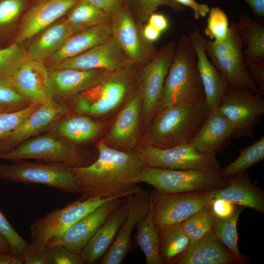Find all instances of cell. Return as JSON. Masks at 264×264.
<instances>
[{"label": "cell", "mask_w": 264, "mask_h": 264, "mask_svg": "<svg viewBox=\"0 0 264 264\" xmlns=\"http://www.w3.org/2000/svg\"><path fill=\"white\" fill-rule=\"evenodd\" d=\"M142 33L145 40L150 43L157 41L161 34L160 31L148 23L144 27Z\"/></svg>", "instance_id": "cell-52"}, {"label": "cell", "mask_w": 264, "mask_h": 264, "mask_svg": "<svg viewBox=\"0 0 264 264\" xmlns=\"http://www.w3.org/2000/svg\"><path fill=\"white\" fill-rule=\"evenodd\" d=\"M147 21L148 23L161 33L166 30L169 26L167 18L162 14L154 12L150 16Z\"/></svg>", "instance_id": "cell-51"}, {"label": "cell", "mask_w": 264, "mask_h": 264, "mask_svg": "<svg viewBox=\"0 0 264 264\" xmlns=\"http://www.w3.org/2000/svg\"><path fill=\"white\" fill-rule=\"evenodd\" d=\"M66 19L78 31L110 19L103 12L83 0L70 10Z\"/></svg>", "instance_id": "cell-37"}, {"label": "cell", "mask_w": 264, "mask_h": 264, "mask_svg": "<svg viewBox=\"0 0 264 264\" xmlns=\"http://www.w3.org/2000/svg\"><path fill=\"white\" fill-rule=\"evenodd\" d=\"M239 155L234 161L219 171L222 178L228 179L242 174L254 164L264 159V136L252 144L239 150Z\"/></svg>", "instance_id": "cell-35"}, {"label": "cell", "mask_w": 264, "mask_h": 264, "mask_svg": "<svg viewBox=\"0 0 264 264\" xmlns=\"http://www.w3.org/2000/svg\"><path fill=\"white\" fill-rule=\"evenodd\" d=\"M24 257V264H50L46 247L40 243H29Z\"/></svg>", "instance_id": "cell-46"}, {"label": "cell", "mask_w": 264, "mask_h": 264, "mask_svg": "<svg viewBox=\"0 0 264 264\" xmlns=\"http://www.w3.org/2000/svg\"><path fill=\"white\" fill-rule=\"evenodd\" d=\"M137 66L132 64L110 72L98 84L75 97L71 102L74 112L100 116L115 110L133 90Z\"/></svg>", "instance_id": "cell-4"}, {"label": "cell", "mask_w": 264, "mask_h": 264, "mask_svg": "<svg viewBox=\"0 0 264 264\" xmlns=\"http://www.w3.org/2000/svg\"><path fill=\"white\" fill-rule=\"evenodd\" d=\"M251 8L255 15L259 18L264 16V0H243Z\"/></svg>", "instance_id": "cell-54"}, {"label": "cell", "mask_w": 264, "mask_h": 264, "mask_svg": "<svg viewBox=\"0 0 264 264\" xmlns=\"http://www.w3.org/2000/svg\"><path fill=\"white\" fill-rule=\"evenodd\" d=\"M41 105L31 103L22 109L0 112V139L16 129Z\"/></svg>", "instance_id": "cell-40"}, {"label": "cell", "mask_w": 264, "mask_h": 264, "mask_svg": "<svg viewBox=\"0 0 264 264\" xmlns=\"http://www.w3.org/2000/svg\"><path fill=\"white\" fill-rule=\"evenodd\" d=\"M142 98L137 87L132 91L107 132L104 141L111 147L132 151L137 146L142 119Z\"/></svg>", "instance_id": "cell-14"}, {"label": "cell", "mask_w": 264, "mask_h": 264, "mask_svg": "<svg viewBox=\"0 0 264 264\" xmlns=\"http://www.w3.org/2000/svg\"><path fill=\"white\" fill-rule=\"evenodd\" d=\"M97 149L98 155L91 164L70 167L81 190L80 198H122L141 190L137 184L147 166L134 151L111 147L103 139Z\"/></svg>", "instance_id": "cell-1"}, {"label": "cell", "mask_w": 264, "mask_h": 264, "mask_svg": "<svg viewBox=\"0 0 264 264\" xmlns=\"http://www.w3.org/2000/svg\"><path fill=\"white\" fill-rule=\"evenodd\" d=\"M243 209V207L236 205L234 212L229 217H216L214 231L220 241L232 253L238 263L245 264L247 261L238 248L237 229L239 218Z\"/></svg>", "instance_id": "cell-34"}, {"label": "cell", "mask_w": 264, "mask_h": 264, "mask_svg": "<svg viewBox=\"0 0 264 264\" xmlns=\"http://www.w3.org/2000/svg\"><path fill=\"white\" fill-rule=\"evenodd\" d=\"M151 208V192L141 189L129 196L127 216L112 243L100 261L101 264H120L127 254L132 231Z\"/></svg>", "instance_id": "cell-18"}, {"label": "cell", "mask_w": 264, "mask_h": 264, "mask_svg": "<svg viewBox=\"0 0 264 264\" xmlns=\"http://www.w3.org/2000/svg\"><path fill=\"white\" fill-rule=\"evenodd\" d=\"M80 0H41L23 17L15 43L21 44L58 21Z\"/></svg>", "instance_id": "cell-22"}, {"label": "cell", "mask_w": 264, "mask_h": 264, "mask_svg": "<svg viewBox=\"0 0 264 264\" xmlns=\"http://www.w3.org/2000/svg\"><path fill=\"white\" fill-rule=\"evenodd\" d=\"M110 199L112 198H80L62 208L52 210L30 225L32 242L45 245L48 242L65 232L82 218Z\"/></svg>", "instance_id": "cell-13"}, {"label": "cell", "mask_w": 264, "mask_h": 264, "mask_svg": "<svg viewBox=\"0 0 264 264\" xmlns=\"http://www.w3.org/2000/svg\"><path fill=\"white\" fill-rule=\"evenodd\" d=\"M133 151L147 167L217 172L221 169L216 154L199 152L189 144L160 148L144 142L137 145Z\"/></svg>", "instance_id": "cell-10"}, {"label": "cell", "mask_w": 264, "mask_h": 264, "mask_svg": "<svg viewBox=\"0 0 264 264\" xmlns=\"http://www.w3.org/2000/svg\"><path fill=\"white\" fill-rule=\"evenodd\" d=\"M28 57L21 44H13L0 49V79H9Z\"/></svg>", "instance_id": "cell-38"}, {"label": "cell", "mask_w": 264, "mask_h": 264, "mask_svg": "<svg viewBox=\"0 0 264 264\" xmlns=\"http://www.w3.org/2000/svg\"><path fill=\"white\" fill-rule=\"evenodd\" d=\"M134 10L139 21H148L150 16L162 5L171 7L176 11H181L183 8L173 0H132Z\"/></svg>", "instance_id": "cell-42"}, {"label": "cell", "mask_w": 264, "mask_h": 264, "mask_svg": "<svg viewBox=\"0 0 264 264\" xmlns=\"http://www.w3.org/2000/svg\"><path fill=\"white\" fill-rule=\"evenodd\" d=\"M204 33L211 40L222 42L228 36L229 31L228 19L225 12L219 7L210 9Z\"/></svg>", "instance_id": "cell-39"}, {"label": "cell", "mask_w": 264, "mask_h": 264, "mask_svg": "<svg viewBox=\"0 0 264 264\" xmlns=\"http://www.w3.org/2000/svg\"><path fill=\"white\" fill-rule=\"evenodd\" d=\"M69 111L67 105L41 104L16 129L0 139V156L34 136L50 131Z\"/></svg>", "instance_id": "cell-15"}, {"label": "cell", "mask_w": 264, "mask_h": 264, "mask_svg": "<svg viewBox=\"0 0 264 264\" xmlns=\"http://www.w3.org/2000/svg\"><path fill=\"white\" fill-rule=\"evenodd\" d=\"M103 69L74 68L49 70V92L56 104L66 105L75 97L100 83L110 72Z\"/></svg>", "instance_id": "cell-16"}, {"label": "cell", "mask_w": 264, "mask_h": 264, "mask_svg": "<svg viewBox=\"0 0 264 264\" xmlns=\"http://www.w3.org/2000/svg\"><path fill=\"white\" fill-rule=\"evenodd\" d=\"M176 46L173 42L163 46L138 73L136 85L142 98L141 120L148 125L158 110Z\"/></svg>", "instance_id": "cell-11"}, {"label": "cell", "mask_w": 264, "mask_h": 264, "mask_svg": "<svg viewBox=\"0 0 264 264\" xmlns=\"http://www.w3.org/2000/svg\"><path fill=\"white\" fill-rule=\"evenodd\" d=\"M49 70L44 63L28 57L8 79L30 103L56 104L49 94Z\"/></svg>", "instance_id": "cell-20"}, {"label": "cell", "mask_w": 264, "mask_h": 264, "mask_svg": "<svg viewBox=\"0 0 264 264\" xmlns=\"http://www.w3.org/2000/svg\"><path fill=\"white\" fill-rule=\"evenodd\" d=\"M24 256L0 252V264H23Z\"/></svg>", "instance_id": "cell-53"}, {"label": "cell", "mask_w": 264, "mask_h": 264, "mask_svg": "<svg viewBox=\"0 0 264 264\" xmlns=\"http://www.w3.org/2000/svg\"><path fill=\"white\" fill-rule=\"evenodd\" d=\"M16 110L18 109L8 106H0V112L4 111L14 110Z\"/></svg>", "instance_id": "cell-56"}, {"label": "cell", "mask_w": 264, "mask_h": 264, "mask_svg": "<svg viewBox=\"0 0 264 264\" xmlns=\"http://www.w3.org/2000/svg\"><path fill=\"white\" fill-rule=\"evenodd\" d=\"M132 64L134 63L128 58L115 40L111 37L107 41L63 61L53 69L74 68L113 71Z\"/></svg>", "instance_id": "cell-19"}, {"label": "cell", "mask_w": 264, "mask_h": 264, "mask_svg": "<svg viewBox=\"0 0 264 264\" xmlns=\"http://www.w3.org/2000/svg\"><path fill=\"white\" fill-rule=\"evenodd\" d=\"M81 30L70 36L45 63L52 70L63 61L104 43L112 37L111 20Z\"/></svg>", "instance_id": "cell-25"}, {"label": "cell", "mask_w": 264, "mask_h": 264, "mask_svg": "<svg viewBox=\"0 0 264 264\" xmlns=\"http://www.w3.org/2000/svg\"><path fill=\"white\" fill-rule=\"evenodd\" d=\"M106 126L104 122L94 120L88 115L68 113L49 132L74 144H83L98 138Z\"/></svg>", "instance_id": "cell-30"}, {"label": "cell", "mask_w": 264, "mask_h": 264, "mask_svg": "<svg viewBox=\"0 0 264 264\" xmlns=\"http://www.w3.org/2000/svg\"><path fill=\"white\" fill-rule=\"evenodd\" d=\"M218 190L180 193L151 192L154 223L158 229L179 224L211 204Z\"/></svg>", "instance_id": "cell-9"}, {"label": "cell", "mask_w": 264, "mask_h": 264, "mask_svg": "<svg viewBox=\"0 0 264 264\" xmlns=\"http://www.w3.org/2000/svg\"><path fill=\"white\" fill-rule=\"evenodd\" d=\"M129 196L125 197L82 250L80 255L85 264L100 259L112 243L128 213Z\"/></svg>", "instance_id": "cell-26"}, {"label": "cell", "mask_w": 264, "mask_h": 264, "mask_svg": "<svg viewBox=\"0 0 264 264\" xmlns=\"http://www.w3.org/2000/svg\"><path fill=\"white\" fill-rule=\"evenodd\" d=\"M158 251L163 264H172L188 248L190 241L179 224L157 229Z\"/></svg>", "instance_id": "cell-32"}, {"label": "cell", "mask_w": 264, "mask_h": 264, "mask_svg": "<svg viewBox=\"0 0 264 264\" xmlns=\"http://www.w3.org/2000/svg\"><path fill=\"white\" fill-rule=\"evenodd\" d=\"M238 263L232 253L220 241L214 229L190 244L174 264H233Z\"/></svg>", "instance_id": "cell-27"}, {"label": "cell", "mask_w": 264, "mask_h": 264, "mask_svg": "<svg viewBox=\"0 0 264 264\" xmlns=\"http://www.w3.org/2000/svg\"><path fill=\"white\" fill-rule=\"evenodd\" d=\"M206 54L229 86L235 89L258 93V88L249 71L242 53V43L236 22L229 26L227 37L222 42L204 39Z\"/></svg>", "instance_id": "cell-5"}, {"label": "cell", "mask_w": 264, "mask_h": 264, "mask_svg": "<svg viewBox=\"0 0 264 264\" xmlns=\"http://www.w3.org/2000/svg\"><path fill=\"white\" fill-rule=\"evenodd\" d=\"M30 103L17 91L8 79H0V106L19 109Z\"/></svg>", "instance_id": "cell-43"}, {"label": "cell", "mask_w": 264, "mask_h": 264, "mask_svg": "<svg viewBox=\"0 0 264 264\" xmlns=\"http://www.w3.org/2000/svg\"><path fill=\"white\" fill-rule=\"evenodd\" d=\"M103 12L111 19L122 10L123 0H83Z\"/></svg>", "instance_id": "cell-47"}, {"label": "cell", "mask_w": 264, "mask_h": 264, "mask_svg": "<svg viewBox=\"0 0 264 264\" xmlns=\"http://www.w3.org/2000/svg\"><path fill=\"white\" fill-rule=\"evenodd\" d=\"M136 241L145 256L147 264H163L159 254L158 230L153 216L151 208L138 222Z\"/></svg>", "instance_id": "cell-33"}, {"label": "cell", "mask_w": 264, "mask_h": 264, "mask_svg": "<svg viewBox=\"0 0 264 264\" xmlns=\"http://www.w3.org/2000/svg\"><path fill=\"white\" fill-rule=\"evenodd\" d=\"M0 234L8 242L17 255H25L29 242L17 232L0 210Z\"/></svg>", "instance_id": "cell-41"}, {"label": "cell", "mask_w": 264, "mask_h": 264, "mask_svg": "<svg viewBox=\"0 0 264 264\" xmlns=\"http://www.w3.org/2000/svg\"><path fill=\"white\" fill-rule=\"evenodd\" d=\"M203 98L204 93L198 69L196 52L189 36L185 35L176 46L158 110Z\"/></svg>", "instance_id": "cell-3"}, {"label": "cell", "mask_w": 264, "mask_h": 264, "mask_svg": "<svg viewBox=\"0 0 264 264\" xmlns=\"http://www.w3.org/2000/svg\"><path fill=\"white\" fill-rule=\"evenodd\" d=\"M173 0L180 5L188 6L191 8L193 10L194 18L196 20L206 16L210 9L207 4L199 3L195 0Z\"/></svg>", "instance_id": "cell-50"}, {"label": "cell", "mask_w": 264, "mask_h": 264, "mask_svg": "<svg viewBox=\"0 0 264 264\" xmlns=\"http://www.w3.org/2000/svg\"><path fill=\"white\" fill-rule=\"evenodd\" d=\"M78 31L66 18L57 21L35 36L26 50L28 56L45 64L70 36Z\"/></svg>", "instance_id": "cell-28"}, {"label": "cell", "mask_w": 264, "mask_h": 264, "mask_svg": "<svg viewBox=\"0 0 264 264\" xmlns=\"http://www.w3.org/2000/svg\"><path fill=\"white\" fill-rule=\"evenodd\" d=\"M50 264H84L80 254L75 253L62 245H55L46 248Z\"/></svg>", "instance_id": "cell-44"}, {"label": "cell", "mask_w": 264, "mask_h": 264, "mask_svg": "<svg viewBox=\"0 0 264 264\" xmlns=\"http://www.w3.org/2000/svg\"><path fill=\"white\" fill-rule=\"evenodd\" d=\"M163 193H180L220 190L228 184V179L219 172L198 169L175 170L147 167L139 179Z\"/></svg>", "instance_id": "cell-8"}, {"label": "cell", "mask_w": 264, "mask_h": 264, "mask_svg": "<svg viewBox=\"0 0 264 264\" xmlns=\"http://www.w3.org/2000/svg\"><path fill=\"white\" fill-rule=\"evenodd\" d=\"M228 181L225 187L217 191L214 199H222L264 214V191L251 181L246 171L228 178Z\"/></svg>", "instance_id": "cell-29"}, {"label": "cell", "mask_w": 264, "mask_h": 264, "mask_svg": "<svg viewBox=\"0 0 264 264\" xmlns=\"http://www.w3.org/2000/svg\"><path fill=\"white\" fill-rule=\"evenodd\" d=\"M112 37L128 58L139 65L144 60H150L158 50L150 43H144L127 6L111 19Z\"/></svg>", "instance_id": "cell-21"}, {"label": "cell", "mask_w": 264, "mask_h": 264, "mask_svg": "<svg viewBox=\"0 0 264 264\" xmlns=\"http://www.w3.org/2000/svg\"><path fill=\"white\" fill-rule=\"evenodd\" d=\"M236 205L222 199H214L211 203V208L216 217L225 218L231 216Z\"/></svg>", "instance_id": "cell-49"}, {"label": "cell", "mask_w": 264, "mask_h": 264, "mask_svg": "<svg viewBox=\"0 0 264 264\" xmlns=\"http://www.w3.org/2000/svg\"><path fill=\"white\" fill-rule=\"evenodd\" d=\"M48 132L24 141L11 151L0 156V158L10 161L32 159L64 164L70 167L86 166L96 159L77 145L51 132Z\"/></svg>", "instance_id": "cell-6"}, {"label": "cell", "mask_w": 264, "mask_h": 264, "mask_svg": "<svg viewBox=\"0 0 264 264\" xmlns=\"http://www.w3.org/2000/svg\"><path fill=\"white\" fill-rule=\"evenodd\" d=\"M209 111L205 97L160 109L148 125L144 142L160 148L189 144Z\"/></svg>", "instance_id": "cell-2"}, {"label": "cell", "mask_w": 264, "mask_h": 264, "mask_svg": "<svg viewBox=\"0 0 264 264\" xmlns=\"http://www.w3.org/2000/svg\"><path fill=\"white\" fill-rule=\"evenodd\" d=\"M246 66L258 88V93L263 96L264 94V62L249 63L246 64Z\"/></svg>", "instance_id": "cell-48"}, {"label": "cell", "mask_w": 264, "mask_h": 264, "mask_svg": "<svg viewBox=\"0 0 264 264\" xmlns=\"http://www.w3.org/2000/svg\"><path fill=\"white\" fill-rule=\"evenodd\" d=\"M237 23L242 44L245 65L264 62V24L251 19L248 15H241Z\"/></svg>", "instance_id": "cell-31"}, {"label": "cell", "mask_w": 264, "mask_h": 264, "mask_svg": "<svg viewBox=\"0 0 264 264\" xmlns=\"http://www.w3.org/2000/svg\"><path fill=\"white\" fill-rule=\"evenodd\" d=\"M24 0H1L0 1V27L15 21L24 6Z\"/></svg>", "instance_id": "cell-45"}, {"label": "cell", "mask_w": 264, "mask_h": 264, "mask_svg": "<svg viewBox=\"0 0 264 264\" xmlns=\"http://www.w3.org/2000/svg\"><path fill=\"white\" fill-rule=\"evenodd\" d=\"M0 163V179L17 183L38 184L64 192L81 194L76 176L70 166L61 163L25 159Z\"/></svg>", "instance_id": "cell-7"}, {"label": "cell", "mask_w": 264, "mask_h": 264, "mask_svg": "<svg viewBox=\"0 0 264 264\" xmlns=\"http://www.w3.org/2000/svg\"><path fill=\"white\" fill-rule=\"evenodd\" d=\"M0 252L17 255L8 242L0 234Z\"/></svg>", "instance_id": "cell-55"}, {"label": "cell", "mask_w": 264, "mask_h": 264, "mask_svg": "<svg viewBox=\"0 0 264 264\" xmlns=\"http://www.w3.org/2000/svg\"><path fill=\"white\" fill-rule=\"evenodd\" d=\"M234 138V128L217 109L209 111L189 144L199 152L217 154L222 152Z\"/></svg>", "instance_id": "cell-24"}, {"label": "cell", "mask_w": 264, "mask_h": 264, "mask_svg": "<svg viewBox=\"0 0 264 264\" xmlns=\"http://www.w3.org/2000/svg\"><path fill=\"white\" fill-rule=\"evenodd\" d=\"M189 37L196 52L207 106L210 111L217 110L229 85L207 56L204 45V38L199 30L195 29Z\"/></svg>", "instance_id": "cell-23"}, {"label": "cell", "mask_w": 264, "mask_h": 264, "mask_svg": "<svg viewBox=\"0 0 264 264\" xmlns=\"http://www.w3.org/2000/svg\"><path fill=\"white\" fill-rule=\"evenodd\" d=\"M215 219L211 204L179 224L189 239L190 244L214 229Z\"/></svg>", "instance_id": "cell-36"}, {"label": "cell", "mask_w": 264, "mask_h": 264, "mask_svg": "<svg viewBox=\"0 0 264 264\" xmlns=\"http://www.w3.org/2000/svg\"><path fill=\"white\" fill-rule=\"evenodd\" d=\"M258 93L238 90L229 86L217 110L235 131L236 138L252 137L264 114V99Z\"/></svg>", "instance_id": "cell-12"}, {"label": "cell", "mask_w": 264, "mask_h": 264, "mask_svg": "<svg viewBox=\"0 0 264 264\" xmlns=\"http://www.w3.org/2000/svg\"><path fill=\"white\" fill-rule=\"evenodd\" d=\"M124 198L110 199L77 221L65 232L45 245L46 248L62 245L71 251L80 253L91 238Z\"/></svg>", "instance_id": "cell-17"}]
</instances>
